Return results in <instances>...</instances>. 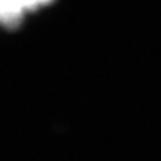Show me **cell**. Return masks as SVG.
<instances>
[{
	"instance_id": "1",
	"label": "cell",
	"mask_w": 161,
	"mask_h": 161,
	"mask_svg": "<svg viewBox=\"0 0 161 161\" xmlns=\"http://www.w3.org/2000/svg\"><path fill=\"white\" fill-rule=\"evenodd\" d=\"M25 6L22 0H0V25L16 27L25 16Z\"/></svg>"
},
{
	"instance_id": "2",
	"label": "cell",
	"mask_w": 161,
	"mask_h": 161,
	"mask_svg": "<svg viewBox=\"0 0 161 161\" xmlns=\"http://www.w3.org/2000/svg\"><path fill=\"white\" fill-rule=\"evenodd\" d=\"M27 13L29 11H36V9H40V7L47 6V4H50L52 0H22Z\"/></svg>"
}]
</instances>
